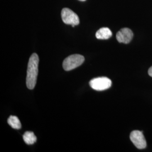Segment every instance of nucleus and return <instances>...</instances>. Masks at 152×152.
<instances>
[{"label": "nucleus", "instance_id": "f257e3e1", "mask_svg": "<svg viewBox=\"0 0 152 152\" xmlns=\"http://www.w3.org/2000/svg\"><path fill=\"white\" fill-rule=\"evenodd\" d=\"M39 58L37 54H33L29 58L28 64L26 84L30 90L33 89L37 82L38 76Z\"/></svg>", "mask_w": 152, "mask_h": 152}, {"label": "nucleus", "instance_id": "f03ea898", "mask_svg": "<svg viewBox=\"0 0 152 152\" xmlns=\"http://www.w3.org/2000/svg\"><path fill=\"white\" fill-rule=\"evenodd\" d=\"M84 61L85 58L81 55H71L64 59L63 67L65 71H71L80 66Z\"/></svg>", "mask_w": 152, "mask_h": 152}, {"label": "nucleus", "instance_id": "7ed1b4c3", "mask_svg": "<svg viewBox=\"0 0 152 152\" xmlns=\"http://www.w3.org/2000/svg\"><path fill=\"white\" fill-rule=\"evenodd\" d=\"M89 85L95 90L104 91L111 87L112 81L107 77H98L91 80Z\"/></svg>", "mask_w": 152, "mask_h": 152}, {"label": "nucleus", "instance_id": "20e7f679", "mask_svg": "<svg viewBox=\"0 0 152 152\" xmlns=\"http://www.w3.org/2000/svg\"><path fill=\"white\" fill-rule=\"evenodd\" d=\"M61 18L63 22L73 27L80 24V19L75 12L68 8H64L61 12Z\"/></svg>", "mask_w": 152, "mask_h": 152}, {"label": "nucleus", "instance_id": "39448f33", "mask_svg": "<svg viewBox=\"0 0 152 152\" xmlns=\"http://www.w3.org/2000/svg\"><path fill=\"white\" fill-rule=\"evenodd\" d=\"M131 140L135 147L139 149H143L147 147V142L142 132L140 131H133L131 133Z\"/></svg>", "mask_w": 152, "mask_h": 152}, {"label": "nucleus", "instance_id": "423d86ee", "mask_svg": "<svg viewBox=\"0 0 152 152\" xmlns=\"http://www.w3.org/2000/svg\"><path fill=\"white\" fill-rule=\"evenodd\" d=\"M134 34L130 29L127 28H122L116 34V38L120 43L129 44L133 38Z\"/></svg>", "mask_w": 152, "mask_h": 152}, {"label": "nucleus", "instance_id": "0eeeda50", "mask_svg": "<svg viewBox=\"0 0 152 152\" xmlns=\"http://www.w3.org/2000/svg\"><path fill=\"white\" fill-rule=\"evenodd\" d=\"M112 36V31L108 28H102L96 33V37L99 39H107L110 38Z\"/></svg>", "mask_w": 152, "mask_h": 152}, {"label": "nucleus", "instance_id": "6e6552de", "mask_svg": "<svg viewBox=\"0 0 152 152\" xmlns=\"http://www.w3.org/2000/svg\"><path fill=\"white\" fill-rule=\"evenodd\" d=\"M23 139L28 145H32L36 142L37 137L33 132L27 131L23 135Z\"/></svg>", "mask_w": 152, "mask_h": 152}, {"label": "nucleus", "instance_id": "1a4fd4ad", "mask_svg": "<svg viewBox=\"0 0 152 152\" xmlns=\"http://www.w3.org/2000/svg\"><path fill=\"white\" fill-rule=\"evenodd\" d=\"M7 122L9 125L15 129H20L22 127V125L20 123V121L19 120V118L14 115H11L7 120Z\"/></svg>", "mask_w": 152, "mask_h": 152}, {"label": "nucleus", "instance_id": "9d476101", "mask_svg": "<svg viewBox=\"0 0 152 152\" xmlns=\"http://www.w3.org/2000/svg\"><path fill=\"white\" fill-rule=\"evenodd\" d=\"M148 74L149 75L152 77V66L149 69V71H148Z\"/></svg>", "mask_w": 152, "mask_h": 152}, {"label": "nucleus", "instance_id": "9b49d317", "mask_svg": "<svg viewBox=\"0 0 152 152\" xmlns=\"http://www.w3.org/2000/svg\"><path fill=\"white\" fill-rule=\"evenodd\" d=\"M79 1H86V0H79Z\"/></svg>", "mask_w": 152, "mask_h": 152}]
</instances>
